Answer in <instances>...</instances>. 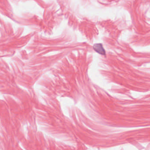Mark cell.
Instances as JSON below:
<instances>
[{
	"mask_svg": "<svg viewBox=\"0 0 150 150\" xmlns=\"http://www.w3.org/2000/svg\"><path fill=\"white\" fill-rule=\"evenodd\" d=\"M68 126L76 136L89 148L105 149L131 145L144 150L143 144L150 143V127L121 129L101 125L83 116H72Z\"/></svg>",
	"mask_w": 150,
	"mask_h": 150,
	"instance_id": "1",
	"label": "cell"
},
{
	"mask_svg": "<svg viewBox=\"0 0 150 150\" xmlns=\"http://www.w3.org/2000/svg\"><path fill=\"white\" fill-rule=\"evenodd\" d=\"M24 91V89L17 83L9 62L0 58V94L20 99Z\"/></svg>",
	"mask_w": 150,
	"mask_h": 150,
	"instance_id": "2",
	"label": "cell"
},
{
	"mask_svg": "<svg viewBox=\"0 0 150 150\" xmlns=\"http://www.w3.org/2000/svg\"><path fill=\"white\" fill-rule=\"evenodd\" d=\"M12 72L16 77L17 83L20 87L25 89L34 98L38 97L34 89L35 83L32 78L26 73L25 63L17 54L10 58L9 62Z\"/></svg>",
	"mask_w": 150,
	"mask_h": 150,
	"instance_id": "3",
	"label": "cell"
},
{
	"mask_svg": "<svg viewBox=\"0 0 150 150\" xmlns=\"http://www.w3.org/2000/svg\"><path fill=\"white\" fill-rule=\"evenodd\" d=\"M32 38H9L0 37V58H10L23 49Z\"/></svg>",
	"mask_w": 150,
	"mask_h": 150,
	"instance_id": "4",
	"label": "cell"
},
{
	"mask_svg": "<svg viewBox=\"0 0 150 150\" xmlns=\"http://www.w3.org/2000/svg\"><path fill=\"white\" fill-rule=\"evenodd\" d=\"M89 148L78 139L77 143L72 144L62 141L59 143H53L51 150H88Z\"/></svg>",
	"mask_w": 150,
	"mask_h": 150,
	"instance_id": "5",
	"label": "cell"
},
{
	"mask_svg": "<svg viewBox=\"0 0 150 150\" xmlns=\"http://www.w3.org/2000/svg\"><path fill=\"white\" fill-rule=\"evenodd\" d=\"M120 150H124V149H123V148H122V149H121Z\"/></svg>",
	"mask_w": 150,
	"mask_h": 150,
	"instance_id": "6",
	"label": "cell"
}]
</instances>
